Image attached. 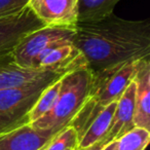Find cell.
Listing matches in <instances>:
<instances>
[{"instance_id":"1","label":"cell","mask_w":150,"mask_h":150,"mask_svg":"<svg viewBox=\"0 0 150 150\" xmlns=\"http://www.w3.org/2000/svg\"><path fill=\"white\" fill-rule=\"evenodd\" d=\"M73 44L92 73L149 58L150 20H125L111 13L78 23Z\"/></svg>"},{"instance_id":"2","label":"cell","mask_w":150,"mask_h":150,"mask_svg":"<svg viewBox=\"0 0 150 150\" xmlns=\"http://www.w3.org/2000/svg\"><path fill=\"white\" fill-rule=\"evenodd\" d=\"M92 72L86 66H80L66 72L61 77V88L54 107L32 123V127L50 132L56 136L68 127L79 112L90 96Z\"/></svg>"},{"instance_id":"3","label":"cell","mask_w":150,"mask_h":150,"mask_svg":"<svg viewBox=\"0 0 150 150\" xmlns=\"http://www.w3.org/2000/svg\"><path fill=\"white\" fill-rule=\"evenodd\" d=\"M52 81L54 80L0 91V133L13 129L24 123H29L28 113L42 91Z\"/></svg>"},{"instance_id":"4","label":"cell","mask_w":150,"mask_h":150,"mask_svg":"<svg viewBox=\"0 0 150 150\" xmlns=\"http://www.w3.org/2000/svg\"><path fill=\"white\" fill-rule=\"evenodd\" d=\"M136 68L137 61L112 67L98 73H92L88 99L99 111H102L109 104L119 100L134 80Z\"/></svg>"},{"instance_id":"5","label":"cell","mask_w":150,"mask_h":150,"mask_svg":"<svg viewBox=\"0 0 150 150\" xmlns=\"http://www.w3.org/2000/svg\"><path fill=\"white\" fill-rule=\"evenodd\" d=\"M75 28L42 27L26 35L13 52L16 63L33 68L35 59L48 47L59 43H73Z\"/></svg>"},{"instance_id":"6","label":"cell","mask_w":150,"mask_h":150,"mask_svg":"<svg viewBox=\"0 0 150 150\" xmlns=\"http://www.w3.org/2000/svg\"><path fill=\"white\" fill-rule=\"evenodd\" d=\"M68 71L70 70L23 67L16 63L13 54H9L0 57V91L24 88L46 80H56Z\"/></svg>"},{"instance_id":"7","label":"cell","mask_w":150,"mask_h":150,"mask_svg":"<svg viewBox=\"0 0 150 150\" xmlns=\"http://www.w3.org/2000/svg\"><path fill=\"white\" fill-rule=\"evenodd\" d=\"M27 7L45 27L74 29L78 24V0H29Z\"/></svg>"},{"instance_id":"8","label":"cell","mask_w":150,"mask_h":150,"mask_svg":"<svg viewBox=\"0 0 150 150\" xmlns=\"http://www.w3.org/2000/svg\"><path fill=\"white\" fill-rule=\"evenodd\" d=\"M44 27L28 7L0 19V57L13 54L19 42L31 32Z\"/></svg>"},{"instance_id":"9","label":"cell","mask_w":150,"mask_h":150,"mask_svg":"<svg viewBox=\"0 0 150 150\" xmlns=\"http://www.w3.org/2000/svg\"><path fill=\"white\" fill-rule=\"evenodd\" d=\"M134 125L150 132V62L149 58L137 61Z\"/></svg>"},{"instance_id":"10","label":"cell","mask_w":150,"mask_h":150,"mask_svg":"<svg viewBox=\"0 0 150 150\" xmlns=\"http://www.w3.org/2000/svg\"><path fill=\"white\" fill-rule=\"evenodd\" d=\"M54 137L46 131H39L24 123L0 133V150H40Z\"/></svg>"},{"instance_id":"11","label":"cell","mask_w":150,"mask_h":150,"mask_svg":"<svg viewBox=\"0 0 150 150\" xmlns=\"http://www.w3.org/2000/svg\"><path fill=\"white\" fill-rule=\"evenodd\" d=\"M135 91L136 84L133 81L129 83L119 100L116 103L112 123L105 137L106 144L116 141L135 127L134 125V111H135Z\"/></svg>"},{"instance_id":"12","label":"cell","mask_w":150,"mask_h":150,"mask_svg":"<svg viewBox=\"0 0 150 150\" xmlns=\"http://www.w3.org/2000/svg\"><path fill=\"white\" fill-rule=\"evenodd\" d=\"M116 103H111L106 106L91 122L83 135L80 137L77 148H84L105 139L112 123Z\"/></svg>"},{"instance_id":"13","label":"cell","mask_w":150,"mask_h":150,"mask_svg":"<svg viewBox=\"0 0 150 150\" xmlns=\"http://www.w3.org/2000/svg\"><path fill=\"white\" fill-rule=\"evenodd\" d=\"M120 0H78V23L97 21L113 13Z\"/></svg>"},{"instance_id":"14","label":"cell","mask_w":150,"mask_h":150,"mask_svg":"<svg viewBox=\"0 0 150 150\" xmlns=\"http://www.w3.org/2000/svg\"><path fill=\"white\" fill-rule=\"evenodd\" d=\"M62 77V76H61ZM61 77L48 84L38 97L34 106L28 113V122L32 123L45 115L54 107L61 88Z\"/></svg>"},{"instance_id":"15","label":"cell","mask_w":150,"mask_h":150,"mask_svg":"<svg viewBox=\"0 0 150 150\" xmlns=\"http://www.w3.org/2000/svg\"><path fill=\"white\" fill-rule=\"evenodd\" d=\"M150 141V132L134 127L115 141L116 150H145Z\"/></svg>"},{"instance_id":"16","label":"cell","mask_w":150,"mask_h":150,"mask_svg":"<svg viewBox=\"0 0 150 150\" xmlns=\"http://www.w3.org/2000/svg\"><path fill=\"white\" fill-rule=\"evenodd\" d=\"M77 132L71 125H68L52 138L43 150H75L78 147Z\"/></svg>"},{"instance_id":"17","label":"cell","mask_w":150,"mask_h":150,"mask_svg":"<svg viewBox=\"0 0 150 150\" xmlns=\"http://www.w3.org/2000/svg\"><path fill=\"white\" fill-rule=\"evenodd\" d=\"M29 0H0V19L22 11L27 7Z\"/></svg>"},{"instance_id":"18","label":"cell","mask_w":150,"mask_h":150,"mask_svg":"<svg viewBox=\"0 0 150 150\" xmlns=\"http://www.w3.org/2000/svg\"><path fill=\"white\" fill-rule=\"evenodd\" d=\"M107 144L105 143L104 140L100 142H97V143L93 144V145L88 146V147H84V148H76L75 150H102L104 146H106Z\"/></svg>"},{"instance_id":"19","label":"cell","mask_w":150,"mask_h":150,"mask_svg":"<svg viewBox=\"0 0 150 150\" xmlns=\"http://www.w3.org/2000/svg\"><path fill=\"white\" fill-rule=\"evenodd\" d=\"M102 150H116V144H115V141L110 142L109 144H107L106 146L103 147Z\"/></svg>"},{"instance_id":"20","label":"cell","mask_w":150,"mask_h":150,"mask_svg":"<svg viewBox=\"0 0 150 150\" xmlns=\"http://www.w3.org/2000/svg\"><path fill=\"white\" fill-rule=\"evenodd\" d=\"M43 148H44V147H43ZM43 148H42V149H40V150H43Z\"/></svg>"}]
</instances>
